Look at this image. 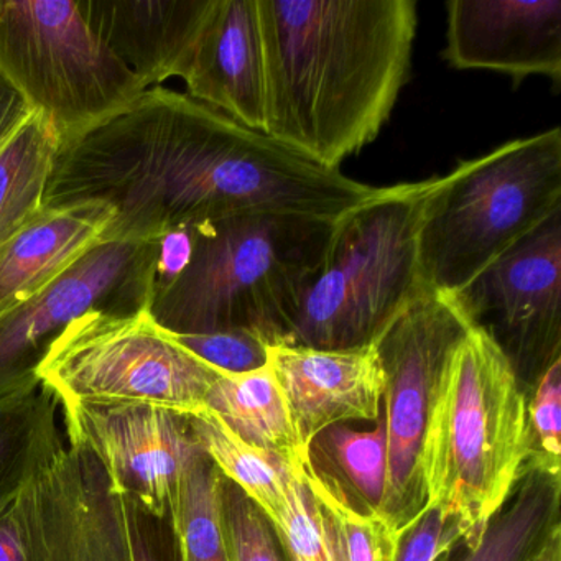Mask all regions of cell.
<instances>
[{"label":"cell","mask_w":561,"mask_h":561,"mask_svg":"<svg viewBox=\"0 0 561 561\" xmlns=\"http://www.w3.org/2000/svg\"><path fill=\"white\" fill-rule=\"evenodd\" d=\"M367 188L186 93L149 88L129 107L61 140L44 209L101 202L116 216L103 241H159L251 213L336 221Z\"/></svg>","instance_id":"1"},{"label":"cell","mask_w":561,"mask_h":561,"mask_svg":"<svg viewBox=\"0 0 561 561\" xmlns=\"http://www.w3.org/2000/svg\"><path fill=\"white\" fill-rule=\"evenodd\" d=\"M265 136L340 170L377 139L409 80L415 0H257Z\"/></svg>","instance_id":"2"},{"label":"cell","mask_w":561,"mask_h":561,"mask_svg":"<svg viewBox=\"0 0 561 561\" xmlns=\"http://www.w3.org/2000/svg\"><path fill=\"white\" fill-rule=\"evenodd\" d=\"M336 221L251 213L196 226L188 264L153 291L150 314L172 334L249 331L284 346Z\"/></svg>","instance_id":"3"},{"label":"cell","mask_w":561,"mask_h":561,"mask_svg":"<svg viewBox=\"0 0 561 561\" xmlns=\"http://www.w3.org/2000/svg\"><path fill=\"white\" fill-rule=\"evenodd\" d=\"M527 458V393L491 337L472 328L446 369L423 448L426 504L474 547Z\"/></svg>","instance_id":"4"},{"label":"cell","mask_w":561,"mask_h":561,"mask_svg":"<svg viewBox=\"0 0 561 561\" xmlns=\"http://www.w3.org/2000/svg\"><path fill=\"white\" fill-rule=\"evenodd\" d=\"M435 179L379 192L334 222L320 271L284 346L353 351L380 334L423 290L419 232Z\"/></svg>","instance_id":"5"},{"label":"cell","mask_w":561,"mask_h":561,"mask_svg":"<svg viewBox=\"0 0 561 561\" xmlns=\"http://www.w3.org/2000/svg\"><path fill=\"white\" fill-rule=\"evenodd\" d=\"M561 209L560 127L435 176L419 232L423 285L455 295Z\"/></svg>","instance_id":"6"},{"label":"cell","mask_w":561,"mask_h":561,"mask_svg":"<svg viewBox=\"0 0 561 561\" xmlns=\"http://www.w3.org/2000/svg\"><path fill=\"white\" fill-rule=\"evenodd\" d=\"M0 75L54 123L61 140L147 91L73 0H0Z\"/></svg>","instance_id":"7"},{"label":"cell","mask_w":561,"mask_h":561,"mask_svg":"<svg viewBox=\"0 0 561 561\" xmlns=\"http://www.w3.org/2000/svg\"><path fill=\"white\" fill-rule=\"evenodd\" d=\"M221 374L180 346L149 308L80 318L54 341L37 370L58 405H152L183 415L205 410Z\"/></svg>","instance_id":"8"},{"label":"cell","mask_w":561,"mask_h":561,"mask_svg":"<svg viewBox=\"0 0 561 561\" xmlns=\"http://www.w3.org/2000/svg\"><path fill=\"white\" fill-rule=\"evenodd\" d=\"M472 327L453 295L425 290L374 343L383 373L387 476L380 517L403 531L426 505L423 448L446 369Z\"/></svg>","instance_id":"9"},{"label":"cell","mask_w":561,"mask_h":561,"mask_svg":"<svg viewBox=\"0 0 561 561\" xmlns=\"http://www.w3.org/2000/svg\"><path fill=\"white\" fill-rule=\"evenodd\" d=\"M159 241H101L47 288L0 317V403L41 389L38 366L54 341L90 313L150 308Z\"/></svg>","instance_id":"10"},{"label":"cell","mask_w":561,"mask_h":561,"mask_svg":"<svg viewBox=\"0 0 561 561\" xmlns=\"http://www.w3.org/2000/svg\"><path fill=\"white\" fill-rule=\"evenodd\" d=\"M530 393L561 360V209L453 295Z\"/></svg>","instance_id":"11"},{"label":"cell","mask_w":561,"mask_h":561,"mask_svg":"<svg viewBox=\"0 0 561 561\" xmlns=\"http://www.w3.org/2000/svg\"><path fill=\"white\" fill-rule=\"evenodd\" d=\"M60 409L70 443L93 453L113 492L169 522L198 449L190 416L152 405L60 403Z\"/></svg>","instance_id":"12"},{"label":"cell","mask_w":561,"mask_h":561,"mask_svg":"<svg viewBox=\"0 0 561 561\" xmlns=\"http://www.w3.org/2000/svg\"><path fill=\"white\" fill-rule=\"evenodd\" d=\"M22 495L32 561H133L123 495L83 445H65Z\"/></svg>","instance_id":"13"},{"label":"cell","mask_w":561,"mask_h":561,"mask_svg":"<svg viewBox=\"0 0 561 561\" xmlns=\"http://www.w3.org/2000/svg\"><path fill=\"white\" fill-rule=\"evenodd\" d=\"M443 57L456 70L561 81V0H451Z\"/></svg>","instance_id":"14"},{"label":"cell","mask_w":561,"mask_h":561,"mask_svg":"<svg viewBox=\"0 0 561 561\" xmlns=\"http://www.w3.org/2000/svg\"><path fill=\"white\" fill-rule=\"evenodd\" d=\"M268 366L284 392L301 446L328 426L377 422L383 373L376 347L321 351L268 347Z\"/></svg>","instance_id":"15"},{"label":"cell","mask_w":561,"mask_h":561,"mask_svg":"<svg viewBox=\"0 0 561 561\" xmlns=\"http://www.w3.org/2000/svg\"><path fill=\"white\" fill-rule=\"evenodd\" d=\"M198 103L264 134V57L257 0H215L182 78Z\"/></svg>","instance_id":"16"},{"label":"cell","mask_w":561,"mask_h":561,"mask_svg":"<svg viewBox=\"0 0 561 561\" xmlns=\"http://www.w3.org/2000/svg\"><path fill=\"white\" fill-rule=\"evenodd\" d=\"M215 0H81L101 41L146 84L183 78Z\"/></svg>","instance_id":"17"},{"label":"cell","mask_w":561,"mask_h":561,"mask_svg":"<svg viewBox=\"0 0 561 561\" xmlns=\"http://www.w3.org/2000/svg\"><path fill=\"white\" fill-rule=\"evenodd\" d=\"M114 216L113 206L101 202L42 209L0 245V317L41 294L103 241Z\"/></svg>","instance_id":"18"},{"label":"cell","mask_w":561,"mask_h":561,"mask_svg":"<svg viewBox=\"0 0 561 561\" xmlns=\"http://www.w3.org/2000/svg\"><path fill=\"white\" fill-rule=\"evenodd\" d=\"M215 413L236 436L287 461L308 456L301 446L284 392L271 366L248 374H221L206 397Z\"/></svg>","instance_id":"19"},{"label":"cell","mask_w":561,"mask_h":561,"mask_svg":"<svg viewBox=\"0 0 561 561\" xmlns=\"http://www.w3.org/2000/svg\"><path fill=\"white\" fill-rule=\"evenodd\" d=\"M61 137L45 114L34 111L0 147V245L44 209V195Z\"/></svg>","instance_id":"20"},{"label":"cell","mask_w":561,"mask_h":561,"mask_svg":"<svg viewBox=\"0 0 561 561\" xmlns=\"http://www.w3.org/2000/svg\"><path fill=\"white\" fill-rule=\"evenodd\" d=\"M188 416L193 438L213 465L257 505L272 525L277 524L287 512L295 469L304 459L287 461L242 442L208 410Z\"/></svg>","instance_id":"21"},{"label":"cell","mask_w":561,"mask_h":561,"mask_svg":"<svg viewBox=\"0 0 561 561\" xmlns=\"http://www.w3.org/2000/svg\"><path fill=\"white\" fill-rule=\"evenodd\" d=\"M308 462L351 507L363 514H379L387 476L382 415L369 432L351 428L347 423L328 426L308 445Z\"/></svg>","instance_id":"22"},{"label":"cell","mask_w":561,"mask_h":561,"mask_svg":"<svg viewBox=\"0 0 561 561\" xmlns=\"http://www.w3.org/2000/svg\"><path fill=\"white\" fill-rule=\"evenodd\" d=\"M560 507L561 476L524 469L507 504L491 518L474 547H465L456 561H527L560 522Z\"/></svg>","instance_id":"23"},{"label":"cell","mask_w":561,"mask_h":561,"mask_svg":"<svg viewBox=\"0 0 561 561\" xmlns=\"http://www.w3.org/2000/svg\"><path fill=\"white\" fill-rule=\"evenodd\" d=\"M57 399L37 392L0 403V511L64 448Z\"/></svg>","instance_id":"24"},{"label":"cell","mask_w":561,"mask_h":561,"mask_svg":"<svg viewBox=\"0 0 561 561\" xmlns=\"http://www.w3.org/2000/svg\"><path fill=\"white\" fill-rule=\"evenodd\" d=\"M221 479L219 469L198 446L169 520L176 561H231L219 501Z\"/></svg>","instance_id":"25"},{"label":"cell","mask_w":561,"mask_h":561,"mask_svg":"<svg viewBox=\"0 0 561 561\" xmlns=\"http://www.w3.org/2000/svg\"><path fill=\"white\" fill-rule=\"evenodd\" d=\"M304 476L317 502L333 561H396L400 538L379 514L351 507L327 479L304 462Z\"/></svg>","instance_id":"26"},{"label":"cell","mask_w":561,"mask_h":561,"mask_svg":"<svg viewBox=\"0 0 561 561\" xmlns=\"http://www.w3.org/2000/svg\"><path fill=\"white\" fill-rule=\"evenodd\" d=\"M219 501L231 561H287L274 525L225 476L219 489Z\"/></svg>","instance_id":"27"},{"label":"cell","mask_w":561,"mask_h":561,"mask_svg":"<svg viewBox=\"0 0 561 561\" xmlns=\"http://www.w3.org/2000/svg\"><path fill=\"white\" fill-rule=\"evenodd\" d=\"M561 360L548 367L527 397L524 469L561 476Z\"/></svg>","instance_id":"28"},{"label":"cell","mask_w":561,"mask_h":561,"mask_svg":"<svg viewBox=\"0 0 561 561\" xmlns=\"http://www.w3.org/2000/svg\"><path fill=\"white\" fill-rule=\"evenodd\" d=\"M307 458L295 469L287 512L274 524V530L287 561H333L317 502L305 481Z\"/></svg>","instance_id":"29"},{"label":"cell","mask_w":561,"mask_h":561,"mask_svg":"<svg viewBox=\"0 0 561 561\" xmlns=\"http://www.w3.org/2000/svg\"><path fill=\"white\" fill-rule=\"evenodd\" d=\"M172 337L203 363L225 374L254 373L268 364L267 344L249 331L172 334Z\"/></svg>","instance_id":"30"},{"label":"cell","mask_w":561,"mask_h":561,"mask_svg":"<svg viewBox=\"0 0 561 561\" xmlns=\"http://www.w3.org/2000/svg\"><path fill=\"white\" fill-rule=\"evenodd\" d=\"M461 541L458 528L442 512L426 504L422 514L403 531L396 561H439Z\"/></svg>","instance_id":"31"},{"label":"cell","mask_w":561,"mask_h":561,"mask_svg":"<svg viewBox=\"0 0 561 561\" xmlns=\"http://www.w3.org/2000/svg\"><path fill=\"white\" fill-rule=\"evenodd\" d=\"M123 507L133 561H176L175 541L169 522L147 514L124 495Z\"/></svg>","instance_id":"32"},{"label":"cell","mask_w":561,"mask_h":561,"mask_svg":"<svg viewBox=\"0 0 561 561\" xmlns=\"http://www.w3.org/2000/svg\"><path fill=\"white\" fill-rule=\"evenodd\" d=\"M0 561H32L31 537L22 491L8 507L0 511Z\"/></svg>","instance_id":"33"},{"label":"cell","mask_w":561,"mask_h":561,"mask_svg":"<svg viewBox=\"0 0 561 561\" xmlns=\"http://www.w3.org/2000/svg\"><path fill=\"white\" fill-rule=\"evenodd\" d=\"M193 239L195 228L176 229L160 238L156 290L169 285L186 267L193 251Z\"/></svg>","instance_id":"34"},{"label":"cell","mask_w":561,"mask_h":561,"mask_svg":"<svg viewBox=\"0 0 561 561\" xmlns=\"http://www.w3.org/2000/svg\"><path fill=\"white\" fill-rule=\"evenodd\" d=\"M34 111L22 94L0 75V147L25 123Z\"/></svg>","instance_id":"35"},{"label":"cell","mask_w":561,"mask_h":561,"mask_svg":"<svg viewBox=\"0 0 561 561\" xmlns=\"http://www.w3.org/2000/svg\"><path fill=\"white\" fill-rule=\"evenodd\" d=\"M527 561H561V522L550 528Z\"/></svg>","instance_id":"36"}]
</instances>
